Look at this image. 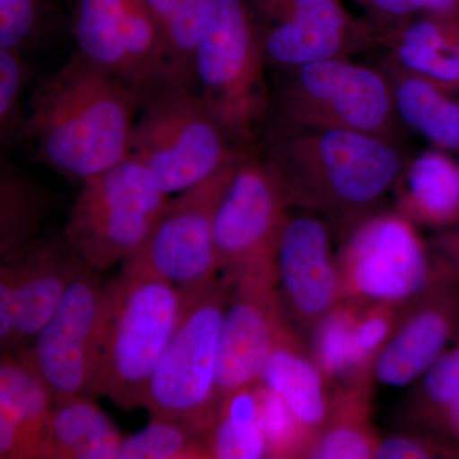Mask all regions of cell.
Listing matches in <instances>:
<instances>
[{
    "label": "cell",
    "mask_w": 459,
    "mask_h": 459,
    "mask_svg": "<svg viewBox=\"0 0 459 459\" xmlns=\"http://www.w3.org/2000/svg\"><path fill=\"white\" fill-rule=\"evenodd\" d=\"M144 102L77 50L32 93L20 138L31 142L44 164L83 183L128 159Z\"/></svg>",
    "instance_id": "cell-1"
},
{
    "label": "cell",
    "mask_w": 459,
    "mask_h": 459,
    "mask_svg": "<svg viewBox=\"0 0 459 459\" xmlns=\"http://www.w3.org/2000/svg\"><path fill=\"white\" fill-rule=\"evenodd\" d=\"M265 160L292 205L316 214L346 237L377 213L407 164L394 141L318 129H289Z\"/></svg>",
    "instance_id": "cell-2"
},
{
    "label": "cell",
    "mask_w": 459,
    "mask_h": 459,
    "mask_svg": "<svg viewBox=\"0 0 459 459\" xmlns=\"http://www.w3.org/2000/svg\"><path fill=\"white\" fill-rule=\"evenodd\" d=\"M104 286L95 397L131 413L144 407L148 383L183 312L184 291L128 259Z\"/></svg>",
    "instance_id": "cell-3"
},
{
    "label": "cell",
    "mask_w": 459,
    "mask_h": 459,
    "mask_svg": "<svg viewBox=\"0 0 459 459\" xmlns=\"http://www.w3.org/2000/svg\"><path fill=\"white\" fill-rule=\"evenodd\" d=\"M234 280L220 276L184 291L183 312L148 383L150 419L179 422L208 437L220 411V334Z\"/></svg>",
    "instance_id": "cell-4"
},
{
    "label": "cell",
    "mask_w": 459,
    "mask_h": 459,
    "mask_svg": "<svg viewBox=\"0 0 459 459\" xmlns=\"http://www.w3.org/2000/svg\"><path fill=\"white\" fill-rule=\"evenodd\" d=\"M192 87L172 84L146 100L131 137L129 157L170 197L246 159Z\"/></svg>",
    "instance_id": "cell-5"
},
{
    "label": "cell",
    "mask_w": 459,
    "mask_h": 459,
    "mask_svg": "<svg viewBox=\"0 0 459 459\" xmlns=\"http://www.w3.org/2000/svg\"><path fill=\"white\" fill-rule=\"evenodd\" d=\"M267 65L249 0H213L193 62V82L238 146L255 140L270 108Z\"/></svg>",
    "instance_id": "cell-6"
},
{
    "label": "cell",
    "mask_w": 459,
    "mask_h": 459,
    "mask_svg": "<svg viewBox=\"0 0 459 459\" xmlns=\"http://www.w3.org/2000/svg\"><path fill=\"white\" fill-rule=\"evenodd\" d=\"M169 199L146 168L128 157L83 181L65 241L92 270H110L140 252Z\"/></svg>",
    "instance_id": "cell-7"
},
{
    "label": "cell",
    "mask_w": 459,
    "mask_h": 459,
    "mask_svg": "<svg viewBox=\"0 0 459 459\" xmlns=\"http://www.w3.org/2000/svg\"><path fill=\"white\" fill-rule=\"evenodd\" d=\"M285 71L277 107L289 129L359 132L394 141L398 115L386 72L350 57Z\"/></svg>",
    "instance_id": "cell-8"
},
{
    "label": "cell",
    "mask_w": 459,
    "mask_h": 459,
    "mask_svg": "<svg viewBox=\"0 0 459 459\" xmlns=\"http://www.w3.org/2000/svg\"><path fill=\"white\" fill-rule=\"evenodd\" d=\"M415 223L376 213L350 232L337 261L342 300L404 303L434 283L429 246Z\"/></svg>",
    "instance_id": "cell-9"
},
{
    "label": "cell",
    "mask_w": 459,
    "mask_h": 459,
    "mask_svg": "<svg viewBox=\"0 0 459 459\" xmlns=\"http://www.w3.org/2000/svg\"><path fill=\"white\" fill-rule=\"evenodd\" d=\"M104 286L82 263L62 303L18 359L49 386L54 400L95 397Z\"/></svg>",
    "instance_id": "cell-10"
},
{
    "label": "cell",
    "mask_w": 459,
    "mask_h": 459,
    "mask_svg": "<svg viewBox=\"0 0 459 459\" xmlns=\"http://www.w3.org/2000/svg\"><path fill=\"white\" fill-rule=\"evenodd\" d=\"M268 65L296 66L351 57L382 42L376 25L352 16L343 0H249Z\"/></svg>",
    "instance_id": "cell-11"
},
{
    "label": "cell",
    "mask_w": 459,
    "mask_h": 459,
    "mask_svg": "<svg viewBox=\"0 0 459 459\" xmlns=\"http://www.w3.org/2000/svg\"><path fill=\"white\" fill-rule=\"evenodd\" d=\"M220 334L219 402L261 382L272 352L291 322L283 307L276 256L256 263L235 277Z\"/></svg>",
    "instance_id": "cell-12"
},
{
    "label": "cell",
    "mask_w": 459,
    "mask_h": 459,
    "mask_svg": "<svg viewBox=\"0 0 459 459\" xmlns=\"http://www.w3.org/2000/svg\"><path fill=\"white\" fill-rule=\"evenodd\" d=\"M243 160L169 199L146 244L129 259L183 291L208 285L220 277L214 219L223 193Z\"/></svg>",
    "instance_id": "cell-13"
},
{
    "label": "cell",
    "mask_w": 459,
    "mask_h": 459,
    "mask_svg": "<svg viewBox=\"0 0 459 459\" xmlns=\"http://www.w3.org/2000/svg\"><path fill=\"white\" fill-rule=\"evenodd\" d=\"M292 207L285 186L267 160L247 156L223 193L214 219L220 276L238 274L276 256Z\"/></svg>",
    "instance_id": "cell-14"
},
{
    "label": "cell",
    "mask_w": 459,
    "mask_h": 459,
    "mask_svg": "<svg viewBox=\"0 0 459 459\" xmlns=\"http://www.w3.org/2000/svg\"><path fill=\"white\" fill-rule=\"evenodd\" d=\"M65 241H39L23 258L0 264L2 352L25 350L49 322L82 265Z\"/></svg>",
    "instance_id": "cell-15"
},
{
    "label": "cell",
    "mask_w": 459,
    "mask_h": 459,
    "mask_svg": "<svg viewBox=\"0 0 459 459\" xmlns=\"http://www.w3.org/2000/svg\"><path fill=\"white\" fill-rule=\"evenodd\" d=\"M276 270L287 316L304 331L312 333L342 301L328 223L316 214L290 216L277 247Z\"/></svg>",
    "instance_id": "cell-16"
},
{
    "label": "cell",
    "mask_w": 459,
    "mask_h": 459,
    "mask_svg": "<svg viewBox=\"0 0 459 459\" xmlns=\"http://www.w3.org/2000/svg\"><path fill=\"white\" fill-rule=\"evenodd\" d=\"M459 334V285L434 282L416 299L406 319L374 364V379L406 386L446 351Z\"/></svg>",
    "instance_id": "cell-17"
},
{
    "label": "cell",
    "mask_w": 459,
    "mask_h": 459,
    "mask_svg": "<svg viewBox=\"0 0 459 459\" xmlns=\"http://www.w3.org/2000/svg\"><path fill=\"white\" fill-rule=\"evenodd\" d=\"M54 395L49 386L13 353L0 362V458L39 459Z\"/></svg>",
    "instance_id": "cell-18"
},
{
    "label": "cell",
    "mask_w": 459,
    "mask_h": 459,
    "mask_svg": "<svg viewBox=\"0 0 459 459\" xmlns=\"http://www.w3.org/2000/svg\"><path fill=\"white\" fill-rule=\"evenodd\" d=\"M382 42L391 49V65L446 92L459 91V21L421 14L383 33Z\"/></svg>",
    "instance_id": "cell-19"
},
{
    "label": "cell",
    "mask_w": 459,
    "mask_h": 459,
    "mask_svg": "<svg viewBox=\"0 0 459 459\" xmlns=\"http://www.w3.org/2000/svg\"><path fill=\"white\" fill-rule=\"evenodd\" d=\"M397 212L415 225L446 229L459 222V166L443 151L407 162L394 186Z\"/></svg>",
    "instance_id": "cell-20"
},
{
    "label": "cell",
    "mask_w": 459,
    "mask_h": 459,
    "mask_svg": "<svg viewBox=\"0 0 459 459\" xmlns=\"http://www.w3.org/2000/svg\"><path fill=\"white\" fill-rule=\"evenodd\" d=\"M261 382L286 402L316 437L327 421L334 394L312 353L304 349L294 331L286 334L272 352Z\"/></svg>",
    "instance_id": "cell-21"
},
{
    "label": "cell",
    "mask_w": 459,
    "mask_h": 459,
    "mask_svg": "<svg viewBox=\"0 0 459 459\" xmlns=\"http://www.w3.org/2000/svg\"><path fill=\"white\" fill-rule=\"evenodd\" d=\"M93 400L56 401L39 459H117L124 437Z\"/></svg>",
    "instance_id": "cell-22"
},
{
    "label": "cell",
    "mask_w": 459,
    "mask_h": 459,
    "mask_svg": "<svg viewBox=\"0 0 459 459\" xmlns=\"http://www.w3.org/2000/svg\"><path fill=\"white\" fill-rule=\"evenodd\" d=\"M361 304L344 299L312 332L310 353L333 394L374 383L373 367L365 360L356 340Z\"/></svg>",
    "instance_id": "cell-23"
},
{
    "label": "cell",
    "mask_w": 459,
    "mask_h": 459,
    "mask_svg": "<svg viewBox=\"0 0 459 459\" xmlns=\"http://www.w3.org/2000/svg\"><path fill=\"white\" fill-rule=\"evenodd\" d=\"M386 74L394 87L398 119L440 150L459 151V101L427 78L391 63Z\"/></svg>",
    "instance_id": "cell-24"
},
{
    "label": "cell",
    "mask_w": 459,
    "mask_h": 459,
    "mask_svg": "<svg viewBox=\"0 0 459 459\" xmlns=\"http://www.w3.org/2000/svg\"><path fill=\"white\" fill-rule=\"evenodd\" d=\"M373 385L333 395L327 421L314 437L307 458H376L379 435L370 421Z\"/></svg>",
    "instance_id": "cell-25"
},
{
    "label": "cell",
    "mask_w": 459,
    "mask_h": 459,
    "mask_svg": "<svg viewBox=\"0 0 459 459\" xmlns=\"http://www.w3.org/2000/svg\"><path fill=\"white\" fill-rule=\"evenodd\" d=\"M47 192L40 186L2 166L0 177V256L2 262L23 258L39 241L45 213Z\"/></svg>",
    "instance_id": "cell-26"
},
{
    "label": "cell",
    "mask_w": 459,
    "mask_h": 459,
    "mask_svg": "<svg viewBox=\"0 0 459 459\" xmlns=\"http://www.w3.org/2000/svg\"><path fill=\"white\" fill-rule=\"evenodd\" d=\"M124 4L126 0H80L74 33L78 51L135 90L122 40Z\"/></svg>",
    "instance_id": "cell-27"
},
{
    "label": "cell",
    "mask_w": 459,
    "mask_h": 459,
    "mask_svg": "<svg viewBox=\"0 0 459 459\" xmlns=\"http://www.w3.org/2000/svg\"><path fill=\"white\" fill-rule=\"evenodd\" d=\"M255 385L229 395L220 404L219 415L208 433L212 458H268L267 443L256 421Z\"/></svg>",
    "instance_id": "cell-28"
},
{
    "label": "cell",
    "mask_w": 459,
    "mask_h": 459,
    "mask_svg": "<svg viewBox=\"0 0 459 459\" xmlns=\"http://www.w3.org/2000/svg\"><path fill=\"white\" fill-rule=\"evenodd\" d=\"M205 435L179 422L150 419L138 433L124 437L117 459H210Z\"/></svg>",
    "instance_id": "cell-29"
},
{
    "label": "cell",
    "mask_w": 459,
    "mask_h": 459,
    "mask_svg": "<svg viewBox=\"0 0 459 459\" xmlns=\"http://www.w3.org/2000/svg\"><path fill=\"white\" fill-rule=\"evenodd\" d=\"M256 421L267 443L268 458H307L313 434L273 389L255 385Z\"/></svg>",
    "instance_id": "cell-30"
},
{
    "label": "cell",
    "mask_w": 459,
    "mask_h": 459,
    "mask_svg": "<svg viewBox=\"0 0 459 459\" xmlns=\"http://www.w3.org/2000/svg\"><path fill=\"white\" fill-rule=\"evenodd\" d=\"M213 0H180L164 33L170 56L172 74L180 86L193 89V62L204 39Z\"/></svg>",
    "instance_id": "cell-31"
},
{
    "label": "cell",
    "mask_w": 459,
    "mask_h": 459,
    "mask_svg": "<svg viewBox=\"0 0 459 459\" xmlns=\"http://www.w3.org/2000/svg\"><path fill=\"white\" fill-rule=\"evenodd\" d=\"M31 71L22 51L0 49V138L2 144L20 137L26 115L22 96Z\"/></svg>",
    "instance_id": "cell-32"
},
{
    "label": "cell",
    "mask_w": 459,
    "mask_h": 459,
    "mask_svg": "<svg viewBox=\"0 0 459 459\" xmlns=\"http://www.w3.org/2000/svg\"><path fill=\"white\" fill-rule=\"evenodd\" d=\"M47 0H0V49L25 53L42 35Z\"/></svg>",
    "instance_id": "cell-33"
},
{
    "label": "cell",
    "mask_w": 459,
    "mask_h": 459,
    "mask_svg": "<svg viewBox=\"0 0 459 459\" xmlns=\"http://www.w3.org/2000/svg\"><path fill=\"white\" fill-rule=\"evenodd\" d=\"M421 394L425 413L459 397V344L455 349L444 352L425 373Z\"/></svg>",
    "instance_id": "cell-34"
},
{
    "label": "cell",
    "mask_w": 459,
    "mask_h": 459,
    "mask_svg": "<svg viewBox=\"0 0 459 459\" xmlns=\"http://www.w3.org/2000/svg\"><path fill=\"white\" fill-rule=\"evenodd\" d=\"M459 458L458 446L413 437H391L380 440L374 459Z\"/></svg>",
    "instance_id": "cell-35"
},
{
    "label": "cell",
    "mask_w": 459,
    "mask_h": 459,
    "mask_svg": "<svg viewBox=\"0 0 459 459\" xmlns=\"http://www.w3.org/2000/svg\"><path fill=\"white\" fill-rule=\"evenodd\" d=\"M434 282L459 285V222L429 244Z\"/></svg>",
    "instance_id": "cell-36"
},
{
    "label": "cell",
    "mask_w": 459,
    "mask_h": 459,
    "mask_svg": "<svg viewBox=\"0 0 459 459\" xmlns=\"http://www.w3.org/2000/svg\"><path fill=\"white\" fill-rule=\"evenodd\" d=\"M365 8L379 21L380 33L394 31L420 13L416 0H367Z\"/></svg>",
    "instance_id": "cell-37"
},
{
    "label": "cell",
    "mask_w": 459,
    "mask_h": 459,
    "mask_svg": "<svg viewBox=\"0 0 459 459\" xmlns=\"http://www.w3.org/2000/svg\"><path fill=\"white\" fill-rule=\"evenodd\" d=\"M434 427L442 429L459 442V397L427 413Z\"/></svg>",
    "instance_id": "cell-38"
},
{
    "label": "cell",
    "mask_w": 459,
    "mask_h": 459,
    "mask_svg": "<svg viewBox=\"0 0 459 459\" xmlns=\"http://www.w3.org/2000/svg\"><path fill=\"white\" fill-rule=\"evenodd\" d=\"M420 14L459 21V0H416Z\"/></svg>",
    "instance_id": "cell-39"
},
{
    "label": "cell",
    "mask_w": 459,
    "mask_h": 459,
    "mask_svg": "<svg viewBox=\"0 0 459 459\" xmlns=\"http://www.w3.org/2000/svg\"><path fill=\"white\" fill-rule=\"evenodd\" d=\"M180 0H143L148 11L156 18L157 22L165 30L166 23L179 4Z\"/></svg>",
    "instance_id": "cell-40"
},
{
    "label": "cell",
    "mask_w": 459,
    "mask_h": 459,
    "mask_svg": "<svg viewBox=\"0 0 459 459\" xmlns=\"http://www.w3.org/2000/svg\"><path fill=\"white\" fill-rule=\"evenodd\" d=\"M350 2L358 3V4L362 5V7H367V0H350Z\"/></svg>",
    "instance_id": "cell-41"
},
{
    "label": "cell",
    "mask_w": 459,
    "mask_h": 459,
    "mask_svg": "<svg viewBox=\"0 0 459 459\" xmlns=\"http://www.w3.org/2000/svg\"><path fill=\"white\" fill-rule=\"evenodd\" d=\"M457 341H458V344H459V334H458V338H457Z\"/></svg>",
    "instance_id": "cell-42"
}]
</instances>
